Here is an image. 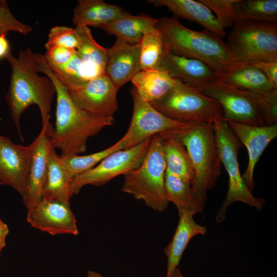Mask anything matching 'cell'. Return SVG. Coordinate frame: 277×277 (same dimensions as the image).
Instances as JSON below:
<instances>
[{
    "mask_svg": "<svg viewBox=\"0 0 277 277\" xmlns=\"http://www.w3.org/2000/svg\"><path fill=\"white\" fill-rule=\"evenodd\" d=\"M139 44H130L116 38L107 48L106 75L119 89L141 71Z\"/></svg>",
    "mask_w": 277,
    "mask_h": 277,
    "instance_id": "obj_18",
    "label": "cell"
},
{
    "mask_svg": "<svg viewBox=\"0 0 277 277\" xmlns=\"http://www.w3.org/2000/svg\"><path fill=\"white\" fill-rule=\"evenodd\" d=\"M138 44L141 70H156L165 49L161 31L156 28L147 32Z\"/></svg>",
    "mask_w": 277,
    "mask_h": 277,
    "instance_id": "obj_31",
    "label": "cell"
},
{
    "mask_svg": "<svg viewBox=\"0 0 277 277\" xmlns=\"http://www.w3.org/2000/svg\"><path fill=\"white\" fill-rule=\"evenodd\" d=\"M36 56L40 72L52 81L56 89L55 123L51 137L53 147L60 149L62 154L85 152L88 138L113 125V117L94 115L80 108L54 75L44 55L36 53Z\"/></svg>",
    "mask_w": 277,
    "mask_h": 277,
    "instance_id": "obj_1",
    "label": "cell"
},
{
    "mask_svg": "<svg viewBox=\"0 0 277 277\" xmlns=\"http://www.w3.org/2000/svg\"><path fill=\"white\" fill-rule=\"evenodd\" d=\"M165 191L168 202L173 203L178 211L185 210L195 214L203 211L204 208L195 196L191 186L166 171Z\"/></svg>",
    "mask_w": 277,
    "mask_h": 277,
    "instance_id": "obj_28",
    "label": "cell"
},
{
    "mask_svg": "<svg viewBox=\"0 0 277 277\" xmlns=\"http://www.w3.org/2000/svg\"><path fill=\"white\" fill-rule=\"evenodd\" d=\"M156 70L167 72L171 78L189 85L200 92L218 78L216 72L204 62L174 55L165 47Z\"/></svg>",
    "mask_w": 277,
    "mask_h": 277,
    "instance_id": "obj_17",
    "label": "cell"
},
{
    "mask_svg": "<svg viewBox=\"0 0 277 277\" xmlns=\"http://www.w3.org/2000/svg\"><path fill=\"white\" fill-rule=\"evenodd\" d=\"M156 28L169 52L204 62L216 72L218 78L239 63L233 58L227 43L208 30L189 29L174 16L159 18Z\"/></svg>",
    "mask_w": 277,
    "mask_h": 277,
    "instance_id": "obj_3",
    "label": "cell"
},
{
    "mask_svg": "<svg viewBox=\"0 0 277 277\" xmlns=\"http://www.w3.org/2000/svg\"><path fill=\"white\" fill-rule=\"evenodd\" d=\"M227 122L241 144L247 148L248 162L242 177L248 188L252 191L254 187L255 167L269 144L277 136V124L256 126L233 121Z\"/></svg>",
    "mask_w": 277,
    "mask_h": 277,
    "instance_id": "obj_16",
    "label": "cell"
},
{
    "mask_svg": "<svg viewBox=\"0 0 277 277\" xmlns=\"http://www.w3.org/2000/svg\"><path fill=\"white\" fill-rule=\"evenodd\" d=\"M249 63L261 70L273 87L277 89V62L258 61Z\"/></svg>",
    "mask_w": 277,
    "mask_h": 277,
    "instance_id": "obj_37",
    "label": "cell"
},
{
    "mask_svg": "<svg viewBox=\"0 0 277 277\" xmlns=\"http://www.w3.org/2000/svg\"><path fill=\"white\" fill-rule=\"evenodd\" d=\"M172 88L161 98L150 104L174 121L186 124L212 123L223 117L218 102L196 89L175 80Z\"/></svg>",
    "mask_w": 277,
    "mask_h": 277,
    "instance_id": "obj_8",
    "label": "cell"
},
{
    "mask_svg": "<svg viewBox=\"0 0 277 277\" xmlns=\"http://www.w3.org/2000/svg\"><path fill=\"white\" fill-rule=\"evenodd\" d=\"M46 50L44 56L47 64L51 67L64 65L71 59L76 52L74 49L61 47H51Z\"/></svg>",
    "mask_w": 277,
    "mask_h": 277,
    "instance_id": "obj_36",
    "label": "cell"
},
{
    "mask_svg": "<svg viewBox=\"0 0 277 277\" xmlns=\"http://www.w3.org/2000/svg\"><path fill=\"white\" fill-rule=\"evenodd\" d=\"M128 13L123 8L103 0H79L73 9L72 21L76 26L101 28Z\"/></svg>",
    "mask_w": 277,
    "mask_h": 277,
    "instance_id": "obj_21",
    "label": "cell"
},
{
    "mask_svg": "<svg viewBox=\"0 0 277 277\" xmlns=\"http://www.w3.org/2000/svg\"><path fill=\"white\" fill-rule=\"evenodd\" d=\"M218 79L236 89L263 95L277 90L261 70L249 63H238Z\"/></svg>",
    "mask_w": 277,
    "mask_h": 277,
    "instance_id": "obj_22",
    "label": "cell"
},
{
    "mask_svg": "<svg viewBox=\"0 0 277 277\" xmlns=\"http://www.w3.org/2000/svg\"><path fill=\"white\" fill-rule=\"evenodd\" d=\"M168 132L177 137L187 151L194 172L191 186L205 208L207 193L214 186L221 173L222 164L212 123L190 124Z\"/></svg>",
    "mask_w": 277,
    "mask_h": 277,
    "instance_id": "obj_4",
    "label": "cell"
},
{
    "mask_svg": "<svg viewBox=\"0 0 277 277\" xmlns=\"http://www.w3.org/2000/svg\"><path fill=\"white\" fill-rule=\"evenodd\" d=\"M32 144H15L0 134V185L16 190L24 199L30 163Z\"/></svg>",
    "mask_w": 277,
    "mask_h": 277,
    "instance_id": "obj_14",
    "label": "cell"
},
{
    "mask_svg": "<svg viewBox=\"0 0 277 277\" xmlns=\"http://www.w3.org/2000/svg\"><path fill=\"white\" fill-rule=\"evenodd\" d=\"M26 220L33 227L51 235L78 234L69 203L43 199L27 210Z\"/></svg>",
    "mask_w": 277,
    "mask_h": 277,
    "instance_id": "obj_15",
    "label": "cell"
},
{
    "mask_svg": "<svg viewBox=\"0 0 277 277\" xmlns=\"http://www.w3.org/2000/svg\"><path fill=\"white\" fill-rule=\"evenodd\" d=\"M122 149H124L122 137L113 145L95 153L84 155L62 154L60 157L70 175L73 179L77 175L95 167L112 153Z\"/></svg>",
    "mask_w": 277,
    "mask_h": 277,
    "instance_id": "obj_29",
    "label": "cell"
},
{
    "mask_svg": "<svg viewBox=\"0 0 277 277\" xmlns=\"http://www.w3.org/2000/svg\"><path fill=\"white\" fill-rule=\"evenodd\" d=\"M78 44L75 29L66 26L52 28L48 35L46 48L61 47L76 50Z\"/></svg>",
    "mask_w": 277,
    "mask_h": 277,
    "instance_id": "obj_34",
    "label": "cell"
},
{
    "mask_svg": "<svg viewBox=\"0 0 277 277\" xmlns=\"http://www.w3.org/2000/svg\"><path fill=\"white\" fill-rule=\"evenodd\" d=\"M53 127L50 122L42 129L32 144V152L25 195L23 200L27 210L34 207L42 199L50 152Z\"/></svg>",
    "mask_w": 277,
    "mask_h": 277,
    "instance_id": "obj_13",
    "label": "cell"
},
{
    "mask_svg": "<svg viewBox=\"0 0 277 277\" xmlns=\"http://www.w3.org/2000/svg\"><path fill=\"white\" fill-rule=\"evenodd\" d=\"M155 7L164 6L174 14V16L196 23L219 37H225L226 32L215 16L204 4L193 0H149Z\"/></svg>",
    "mask_w": 277,
    "mask_h": 277,
    "instance_id": "obj_20",
    "label": "cell"
},
{
    "mask_svg": "<svg viewBox=\"0 0 277 277\" xmlns=\"http://www.w3.org/2000/svg\"><path fill=\"white\" fill-rule=\"evenodd\" d=\"M201 92L219 103L227 121L256 126L276 123L277 90L263 95L236 89L217 78Z\"/></svg>",
    "mask_w": 277,
    "mask_h": 277,
    "instance_id": "obj_5",
    "label": "cell"
},
{
    "mask_svg": "<svg viewBox=\"0 0 277 277\" xmlns=\"http://www.w3.org/2000/svg\"><path fill=\"white\" fill-rule=\"evenodd\" d=\"M131 81L140 97L150 103L164 96L175 80L165 71L150 70L140 71Z\"/></svg>",
    "mask_w": 277,
    "mask_h": 277,
    "instance_id": "obj_27",
    "label": "cell"
},
{
    "mask_svg": "<svg viewBox=\"0 0 277 277\" xmlns=\"http://www.w3.org/2000/svg\"><path fill=\"white\" fill-rule=\"evenodd\" d=\"M74 29L78 41L76 53L87 68L91 78L106 75L107 48L96 42L88 27L78 25Z\"/></svg>",
    "mask_w": 277,
    "mask_h": 277,
    "instance_id": "obj_26",
    "label": "cell"
},
{
    "mask_svg": "<svg viewBox=\"0 0 277 277\" xmlns=\"http://www.w3.org/2000/svg\"><path fill=\"white\" fill-rule=\"evenodd\" d=\"M179 220L170 242L164 252L167 258L166 277H171L177 268L182 255L191 240L198 235H204L206 227L197 224L194 219L193 212L181 210L178 211Z\"/></svg>",
    "mask_w": 277,
    "mask_h": 277,
    "instance_id": "obj_19",
    "label": "cell"
},
{
    "mask_svg": "<svg viewBox=\"0 0 277 277\" xmlns=\"http://www.w3.org/2000/svg\"><path fill=\"white\" fill-rule=\"evenodd\" d=\"M171 277H184L180 269L177 268L173 272Z\"/></svg>",
    "mask_w": 277,
    "mask_h": 277,
    "instance_id": "obj_41",
    "label": "cell"
},
{
    "mask_svg": "<svg viewBox=\"0 0 277 277\" xmlns=\"http://www.w3.org/2000/svg\"><path fill=\"white\" fill-rule=\"evenodd\" d=\"M49 68L67 89L78 87L92 78L87 68L76 52L71 59L64 65Z\"/></svg>",
    "mask_w": 277,
    "mask_h": 277,
    "instance_id": "obj_32",
    "label": "cell"
},
{
    "mask_svg": "<svg viewBox=\"0 0 277 277\" xmlns=\"http://www.w3.org/2000/svg\"><path fill=\"white\" fill-rule=\"evenodd\" d=\"M216 15L218 22L224 29L233 26L238 21L234 5L237 0H199Z\"/></svg>",
    "mask_w": 277,
    "mask_h": 277,
    "instance_id": "obj_33",
    "label": "cell"
},
{
    "mask_svg": "<svg viewBox=\"0 0 277 277\" xmlns=\"http://www.w3.org/2000/svg\"><path fill=\"white\" fill-rule=\"evenodd\" d=\"M1 251H0V253H1Z\"/></svg>",
    "mask_w": 277,
    "mask_h": 277,
    "instance_id": "obj_43",
    "label": "cell"
},
{
    "mask_svg": "<svg viewBox=\"0 0 277 277\" xmlns=\"http://www.w3.org/2000/svg\"><path fill=\"white\" fill-rule=\"evenodd\" d=\"M227 44L237 62H277V23L238 19Z\"/></svg>",
    "mask_w": 277,
    "mask_h": 277,
    "instance_id": "obj_9",
    "label": "cell"
},
{
    "mask_svg": "<svg viewBox=\"0 0 277 277\" xmlns=\"http://www.w3.org/2000/svg\"><path fill=\"white\" fill-rule=\"evenodd\" d=\"M166 170L162 139L159 134H155L151 138L148 150L141 164L124 175L122 190L144 201L151 209L163 212L169 203L165 191Z\"/></svg>",
    "mask_w": 277,
    "mask_h": 277,
    "instance_id": "obj_6",
    "label": "cell"
},
{
    "mask_svg": "<svg viewBox=\"0 0 277 277\" xmlns=\"http://www.w3.org/2000/svg\"><path fill=\"white\" fill-rule=\"evenodd\" d=\"M212 127L221 162L228 175V189L226 197L217 211L215 217L216 222H223L226 219L227 208L237 202L261 210L265 202V199L253 195L240 172L238 155L241 143L223 117L215 118L212 123Z\"/></svg>",
    "mask_w": 277,
    "mask_h": 277,
    "instance_id": "obj_7",
    "label": "cell"
},
{
    "mask_svg": "<svg viewBox=\"0 0 277 277\" xmlns=\"http://www.w3.org/2000/svg\"><path fill=\"white\" fill-rule=\"evenodd\" d=\"M32 31L31 26L18 21L10 11L7 2L0 0V35L15 31L27 35Z\"/></svg>",
    "mask_w": 277,
    "mask_h": 277,
    "instance_id": "obj_35",
    "label": "cell"
},
{
    "mask_svg": "<svg viewBox=\"0 0 277 277\" xmlns=\"http://www.w3.org/2000/svg\"><path fill=\"white\" fill-rule=\"evenodd\" d=\"M133 108L128 130L122 137L124 149L133 147L152 136L183 128L189 124L171 119L143 100L132 87Z\"/></svg>",
    "mask_w": 277,
    "mask_h": 277,
    "instance_id": "obj_11",
    "label": "cell"
},
{
    "mask_svg": "<svg viewBox=\"0 0 277 277\" xmlns=\"http://www.w3.org/2000/svg\"><path fill=\"white\" fill-rule=\"evenodd\" d=\"M10 53V45L6 37V34L0 35V60L6 59Z\"/></svg>",
    "mask_w": 277,
    "mask_h": 277,
    "instance_id": "obj_38",
    "label": "cell"
},
{
    "mask_svg": "<svg viewBox=\"0 0 277 277\" xmlns=\"http://www.w3.org/2000/svg\"><path fill=\"white\" fill-rule=\"evenodd\" d=\"M72 180L60 156L52 149L48 160L43 199L69 203L73 195L71 190Z\"/></svg>",
    "mask_w": 277,
    "mask_h": 277,
    "instance_id": "obj_24",
    "label": "cell"
},
{
    "mask_svg": "<svg viewBox=\"0 0 277 277\" xmlns=\"http://www.w3.org/2000/svg\"><path fill=\"white\" fill-rule=\"evenodd\" d=\"M9 232L8 226L0 219V239L6 240Z\"/></svg>",
    "mask_w": 277,
    "mask_h": 277,
    "instance_id": "obj_39",
    "label": "cell"
},
{
    "mask_svg": "<svg viewBox=\"0 0 277 277\" xmlns=\"http://www.w3.org/2000/svg\"><path fill=\"white\" fill-rule=\"evenodd\" d=\"M6 245V240L0 239V251L2 250V249L5 247Z\"/></svg>",
    "mask_w": 277,
    "mask_h": 277,
    "instance_id": "obj_42",
    "label": "cell"
},
{
    "mask_svg": "<svg viewBox=\"0 0 277 277\" xmlns=\"http://www.w3.org/2000/svg\"><path fill=\"white\" fill-rule=\"evenodd\" d=\"M238 19L276 22V0H237L234 5Z\"/></svg>",
    "mask_w": 277,
    "mask_h": 277,
    "instance_id": "obj_30",
    "label": "cell"
},
{
    "mask_svg": "<svg viewBox=\"0 0 277 277\" xmlns=\"http://www.w3.org/2000/svg\"><path fill=\"white\" fill-rule=\"evenodd\" d=\"M158 134L162 139L166 171L191 186L194 172L185 147L177 137L168 131Z\"/></svg>",
    "mask_w": 277,
    "mask_h": 277,
    "instance_id": "obj_23",
    "label": "cell"
},
{
    "mask_svg": "<svg viewBox=\"0 0 277 277\" xmlns=\"http://www.w3.org/2000/svg\"><path fill=\"white\" fill-rule=\"evenodd\" d=\"M151 138L133 147L112 153L93 168L75 176L71 183L73 195L77 194L85 186H102L136 169L146 155Z\"/></svg>",
    "mask_w": 277,
    "mask_h": 277,
    "instance_id": "obj_10",
    "label": "cell"
},
{
    "mask_svg": "<svg viewBox=\"0 0 277 277\" xmlns=\"http://www.w3.org/2000/svg\"><path fill=\"white\" fill-rule=\"evenodd\" d=\"M87 277H104L100 273L94 271H88Z\"/></svg>",
    "mask_w": 277,
    "mask_h": 277,
    "instance_id": "obj_40",
    "label": "cell"
},
{
    "mask_svg": "<svg viewBox=\"0 0 277 277\" xmlns=\"http://www.w3.org/2000/svg\"><path fill=\"white\" fill-rule=\"evenodd\" d=\"M67 90L74 103L90 113L113 117L118 109L116 99L118 89L106 75L89 79L78 87Z\"/></svg>",
    "mask_w": 277,
    "mask_h": 277,
    "instance_id": "obj_12",
    "label": "cell"
},
{
    "mask_svg": "<svg viewBox=\"0 0 277 277\" xmlns=\"http://www.w3.org/2000/svg\"><path fill=\"white\" fill-rule=\"evenodd\" d=\"M11 67V74L6 101L20 138L23 140L20 120L24 112L32 105L40 111L42 125L49 122L51 105L56 89L47 76H41L36 53L30 48L20 50L18 57L11 53L6 58Z\"/></svg>",
    "mask_w": 277,
    "mask_h": 277,
    "instance_id": "obj_2",
    "label": "cell"
},
{
    "mask_svg": "<svg viewBox=\"0 0 277 277\" xmlns=\"http://www.w3.org/2000/svg\"><path fill=\"white\" fill-rule=\"evenodd\" d=\"M159 19L145 13L126 15L103 26L101 29L130 44H138L143 35L156 28Z\"/></svg>",
    "mask_w": 277,
    "mask_h": 277,
    "instance_id": "obj_25",
    "label": "cell"
}]
</instances>
